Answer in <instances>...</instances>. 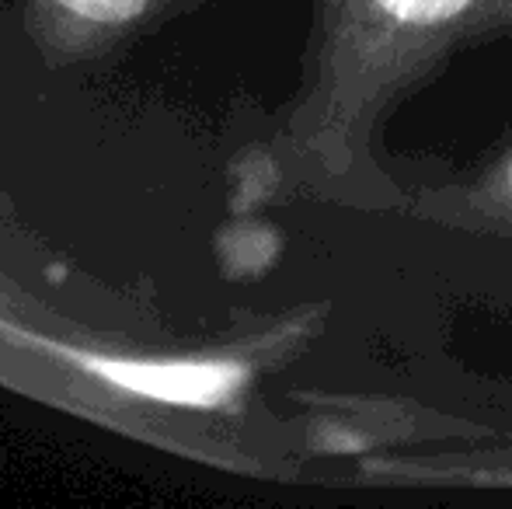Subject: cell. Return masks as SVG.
I'll return each mask as SVG.
<instances>
[{
    "label": "cell",
    "instance_id": "6da1fadb",
    "mask_svg": "<svg viewBox=\"0 0 512 509\" xmlns=\"http://www.w3.org/2000/svg\"><path fill=\"white\" fill-rule=\"evenodd\" d=\"M512 39V0H317L286 175L338 206L401 210L405 157L387 123L460 53Z\"/></svg>",
    "mask_w": 512,
    "mask_h": 509
},
{
    "label": "cell",
    "instance_id": "3957f363",
    "mask_svg": "<svg viewBox=\"0 0 512 509\" xmlns=\"http://www.w3.org/2000/svg\"><path fill=\"white\" fill-rule=\"evenodd\" d=\"M91 370L102 381L122 387L129 394H140L164 405L185 408H220L241 394L248 381V367L234 360H91Z\"/></svg>",
    "mask_w": 512,
    "mask_h": 509
},
{
    "label": "cell",
    "instance_id": "277c9868",
    "mask_svg": "<svg viewBox=\"0 0 512 509\" xmlns=\"http://www.w3.org/2000/svg\"><path fill=\"white\" fill-rule=\"evenodd\" d=\"M56 4L95 25H122V21H133L147 7V0H56Z\"/></svg>",
    "mask_w": 512,
    "mask_h": 509
},
{
    "label": "cell",
    "instance_id": "7a4b0ae2",
    "mask_svg": "<svg viewBox=\"0 0 512 509\" xmlns=\"http://www.w3.org/2000/svg\"><path fill=\"white\" fill-rule=\"evenodd\" d=\"M398 213L453 231L512 234V133L467 168L436 171L405 164V203Z\"/></svg>",
    "mask_w": 512,
    "mask_h": 509
}]
</instances>
